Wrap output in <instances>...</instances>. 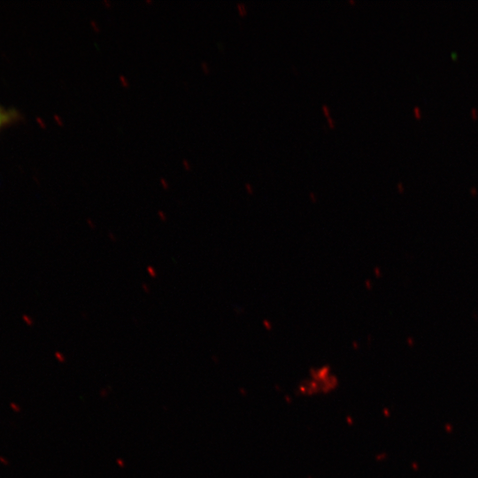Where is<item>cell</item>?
Listing matches in <instances>:
<instances>
[{"mask_svg":"<svg viewBox=\"0 0 478 478\" xmlns=\"http://www.w3.org/2000/svg\"><path fill=\"white\" fill-rule=\"evenodd\" d=\"M21 118L19 112L13 107L0 104V131L19 121Z\"/></svg>","mask_w":478,"mask_h":478,"instance_id":"obj_1","label":"cell"},{"mask_svg":"<svg viewBox=\"0 0 478 478\" xmlns=\"http://www.w3.org/2000/svg\"><path fill=\"white\" fill-rule=\"evenodd\" d=\"M21 318H22V320L24 321V323L27 326L33 327L35 325L34 319L32 317H30L29 315L22 314Z\"/></svg>","mask_w":478,"mask_h":478,"instance_id":"obj_2","label":"cell"},{"mask_svg":"<svg viewBox=\"0 0 478 478\" xmlns=\"http://www.w3.org/2000/svg\"><path fill=\"white\" fill-rule=\"evenodd\" d=\"M119 81H120V84L123 87H125V88L129 87V81H128L127 78L125 75L120 74L119 75Z\"/></svg>","mask_w":478,"mask_h":478,"instance_id":"obj_3","label":"cell"},{"mask_svg":"<svg viewBox=\"0 0 478 478\" xmlns=\"http://www.w3.org/2000/svg\"><path fill=\"white\" fill-rule=\"evenodd\" d=\"M236 7H237V11H238V12L240 13V15L243 16V15L246 14V12H247V11H246V6H245L244 4H243V3H238V4H236Z\"/></svg>","mask_w":478,"mask_h":478,"instance_id":"obj_4","label":"cell"},{"mask_svg":"<svg viewBox=\"0 0 478 478\" xmlns=\"http://www.w3.org/2000/svg\"><path fill=\"white\" fill-rule=\"evenodd\" d=\"M181 165L183 166V168L187 171H190L191 170V165L189 163V161L187 159V158H183L181 160Z\"/></svg>","mask_w":478,"mask_h":478,"instance_id":"obj_5","label":"cell"},{"mask_svg":"<svg viewBox=\"0 0 478 478\" xmlns=\"http://www.w3.org/2000/svg\"><path fill=\"white\" fill-rule=\"evenodd\" d=\"M201 68H202V70H203V72H204V73H210V66H209V65L207 64V62L202 61V62H201Z\"/></svg>","mask_w":478,"mask_h":478,"instance_id":"obj_6","label":"cell"},{"mask_svg":"<svg viewBox=\"0 0 478 478\" xmlns=\"http://www.w3.org/2000/svg\"><path fill=\"white\" fill-rule=\"evenodd\" d=\"M159 182H160V185L163 189H167L169 188V184H168V181H166V179L161 177L159 179Z\"/></svg>","mask_w":478,"mask_h":478,"instance_id":"obj_7","label":"cell"},{"mask_svg":"<svg viewBox=\"0 0 478 478\" xmlns=\"http://www.w3.org/2000/svg\"><path fill=\"white\" fill-rule=\"evenodd\" d=\"M147 272H148L149 274H150L151 277H153V278H155V277L157 276L156 270H155L154 267L151 266H149L147 267Z\"/></svg>","mask_w":478,"mask_h":478,"instance_id":"obj_8","label":"cell"},{"mask_svg":"<svg viewBox=\"0 0 478 478\" xmlns=\"http://www.w3.org/2000/svg\"><path fill=\"white\" fill-rule=\"evenodd\" d=\"M90 26L93 27V29H94L96 32H99V31H100V27H99L97 22H96L95 19H90Z\"/></svg>","mask_w":478,"mask_h":478,"instance_id":"obj_9","label":"cell"},{"mask_svg":"<svg viewBox=\"0 0 478 478\" xmlns=\"http://www.w3.org/2000/svg\"><path fill=\"white\" fill-rule=\"evenodd\" d=\"M322 111L324 112V113H325V115H326L327 117H329L330 110H329L328 106H327L326 104H324V105L322 106Z\"/></svg>","mask_w":478,"mask_h":478,"instance_id":"obj_10","label":"cell"},{"mask_svg":"<svg viewBox=\"0 0 478 478\" xmlns=\"http://www.w3.org/2000/svg\"><path fill=\"white\" fill-rule=\"evenodd\" d=\"M158 214L160 217L161 220L166 221V217L165 213L162 211H158Z\"/></svg>","mask_w":478,"mask_h":478,"instance_id":"obj_11","label":"cell"},{"mask_svg":"<svg viewBox=\"0 0 478 478\" xmlns=\"http://www.w3.org/2000/svg\"><path fill=\"white\" fill-rule=\"evenodd\" d=\"M328 125H329L330 127H334L335 123H334V121H333V119H332L330 116L328 117Z\"/></svg>","mask_w":478,"mask_h":478,"instance_id":"obj_12","label":"cell"},{"mask_svg":"<svg viewBox=\"0 0 478 478\" xmlns=\"http://www.w3.org/2000/svg\"><path fill=\"white\" fill-rule=\"evenodd\" d=\"M103 4L105 5L106 7H111L112 6V2L110 0H103Z\"/></svg>","mask_w":478,"mask_h":478,"instance_id":"obj_13","label":"cell"},{"mask_svg":"<svg viewBox=\"0 0 478 478\" xmlns=\"http://www.w3.org/2000/svg\"><path fill=\"white\" fill-rule=\"evenodd\" d=\"M143 289L146 293L150 292V289H149L148 286L145 283H143Z\"/></svg>","mask_w":478,"mask_h":478,"instance_id":"obj_14","label":"cell"},{"mask_svg":"<svg viewBox=\"0 0 478 478\" xmlns=\"http://www.w3.org/2000/svg\"><path fill=\"white\" fill-rule=\"evenodd\" d=\"M144 2H145L146 4H152V3H153L152 0H144Z\"/></svg>","mask_w":478,"mask_h":478,"instance_id":"obj_15","label":"cell"}]
</instances>
